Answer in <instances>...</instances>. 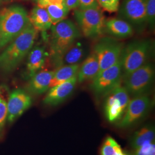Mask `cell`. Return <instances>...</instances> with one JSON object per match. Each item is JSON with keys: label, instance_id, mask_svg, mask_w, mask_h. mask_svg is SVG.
I'll list each match as a JSON object with an SVG mask.
<instances>
[{"label": "cell", "instance_id": "obj_1", "mask_svg": "<svg viewBox=\"0 0 155 155\" xmlns=\"http://www.w3.org/2000/svg\"><path fill=\"white\" fill-rule=\"evenodd\" d=\"M38 31L31 24L0 54V72L13 71L32 48Z\"/></svg>", "mask_w": 155, "mask_h": 155}, {"label": "cell", "instance_id": "obj_2", "mask_svg": "<svg viewBox=\"0 0 155 155\" xmlns=\"http://www.w3.org/2000/svg\"><path fill=\"white\" fill-rule=\"evenodd\" d=\"M31 24L27 12L21 6L4 9L0 13V48L10 43Z\"/></svg>", "mask_w": 155, "mask_h": 155}, {"label": "cell", "instance_id": "obj_3", "mask_svg": "<svg viewBox=\"0 0 155 155\" xmlns=\"http://www.w3.org/2000/svg\"><path fill=\"white\" fill-rule=\"evenodd\" d=\"M51 29V58L56 66L61 56L80 37L81 33L75 24L67 19L52 25Z\"/></svg>", "mask_w": 155, "mask_h": 155}, {"label": "cell", "instance_id": "obj_4", "mask_svg": "<svg viewBox=\"0 0 155 155\" xmlns=\"http://www.w3.org/2000/svg\"><path fill=\"white\" fill-rule=\"evenodd\" d=\"M151 50L152 43L148 40L134 41L124 48L121 56L122 77L147 63Z\"/></svg>", "mask_w": 155, "mask_h": 155}, {"label": "cell", "instance_id": "obj_5", "mask_svg": "<svg viewBox=\"0 0 155 155\" xmlns=\"http://www.w3.org/2000/svg\"><path fill=\"white\" fill-rule=\"evenodd\" d=\"M78 25L87 38H96L104 31L105 16L100 6L85 9H77L74 12Z\"/></svg>", "mask_w": 155, "mask_h": 155}, {"label": "cell", "instance_id": "obj_6", "mask_svg": "<svg viewBox=\"0 0 155 155\" xmlns=\"http://www.w3.org/2000/svg\"><path fill=\"white\" fill-rule=\"evenodd\" d=\"M155 78V67L147 63L129 74L122 77L124 87L133 97L144 95L151 88Z\"/></svg>", "mask_w": 155, "mask_h": 155}, {"label": "cell", "instance_id": "obj_7", "mask_svg": "<svg viewBox=\"0 0 155 155\" xmlns=\"http://www.w3.org/2000/svg\"><path fill=\"white\" fill-rule=\"evenodd\" d=\"M90 84V89L98 98L105 97L112 90L121 85L122 81L121 58L116 63L100 72Z\"/></svg>", "mask_w": 155, "mask_h": 155}, {"label": "cell", "instance_id": "obj_8", "mask_svg": "<svg viewBox=\"0 0 155 155\" xmlns=\"http://www.w3.org/2000/svg\"><path fill=\"white\" fill-rule=\"evenodd\" d=\"M130 95L121 85L107 94L104 105L106 118L110 122L120 121L130 101Z\"/></svg>", "mask_w": 155, "mask_h": 155}, {"label": "cell", "instance_id": "obj_9", "mask_svg": "<svg viewBox=\"0 0 155 155\" xmlns=\"http://www.w3.org/2000/svg\"><path fill=\"white\" fill-rule=\"evenodd\" d=\"M152 105V101L146 94L133 97L118 122V127L125 129L134 125L147 115Z\"/></svg>", "mask_w": 155, "mask_h": 155}, {"label": "cell", "instance_id": "obj_10", "mask_svg": "<svg viewBox=\"0 0 155 155\" xmlns=\"http://www.w3.org/2000/svg\"><path fill=\"white\" fill-rule=\"evenodd\" d=\"M118 11L121 19L139 31L147 25L146 0H123Z\"/></svg>", "mask_w": 155, "mask_h": 155}, {"label": "cell", "instance_id": "obj_11", "mask_svg": "<svg viewBox=\"0 0 155 155\" xmlns=\"http://www.w3.org/2000/svg\"><path fill=\"white\" fill-rule=\"evenodd\" d=\"M123 49L122 43L111 39H104L95 45L94 52L99 61V73L114 65L121 58Z\"/></svg>", "mask_w": 155, "mask_h": 155}, {"label": "cell", "instance_id": "obj_12", "mask_svg": "<svg viewBox=\"0 0 155 155\" xmlns=\"http://www.w3.org/2000/svg\"><path fill=\"white\" fill-rule=\"evenodd\" d=\"M32 104L30 95L21 89L14 90L10 93L7 104V120L9 123L15 121L21 116Z\"/></svg>", "mask_w": 155, "mask_h": 155}, {"label": "cell", "instance_id": "obj_13", "mask_svg": "<svg viewBox=\"0 0 155 155\" xmlns=\"http://www.w3.org/2000/svg\"><path fill=\"white\" fill-rule=\"evenodd\" d=\"M77 83V77H74L63 83L50 88L43 100L45 105L57 106L63 103L72 94Z\"/></svg>", "mask_w": 155, "mask_h": 155}, {"label": "cell", "instance_id": "obj_14", "mask_svg": "<svg viewBox=\"0 0 155 155\" xmlns=\"http://www.w3.org/2000/svg\"><path fill=\"white\" fill-rule=\"evenodd\" d=\"M48 56L44 47L36 46L29 51L24 77L29 79L45 66Z\"/></svg>", "mask_w": 155, "mask_h": 155}, {"label": "cell", "instance_id": "obj_15", "mask_svg": "<svg viewBox=\"0 0 155 155\" xmlns=\"http://www.w3.org/2000/svg\"><path fill=\"white\" fill-rule=\"evenodd\" d=\"M54 74V71L43 70L36 73L29 79L27 89L31 94H43L50 89V83Z\"/></svg>", "mask_w": 155, "mask_h": 155}, {"label": "cell", "instance_id": "obj_16", "mask_svg": "<svg viewBox=\"0 0 155 155\" xmlns=\"http://www.w3.org/2000/svg\"><path fill=\"white\" fill-rule=\"evenodd\" d=\"M104 31L117 38H127L132 36L133 27L121 18H110L105 20Z\"/></svg>", "mask_w": 155, "mask_h": 155}, {"label": "cell", "instance_id": "obj_17", "mask_svg": "<svg viewBox=\"0 0 155 155\" xmlns=\"http://www.w3.org/2000/svg\"><path fill=\"white\" fill-rule=\"evenodd\" d=\"M100 71V64L98 58L94 52L84 61L79 66L78 72L77 82L82 83L88 80H92Z\"/></svg>", "mask_w": 155, "mask_h": 155}, {"label": "cell", "instance_id": "obj_18", "mask_svg": "<svg viewBox=\"0 0 155 155\" xmlns=\"http://www.w3.org/2000/svg\"><path fill=\"white\" fill-rule=\"evenodd\" d=\"M29 17L31 24L37 31H45L52 25L49 15L45 8L35 6Z\"/></svg>", "mask_w": 155, "mask_h": 155}, {"label": "cell", "instance_id": "obj_19", "mask_svg": "<svg viewBox=\"0 0 155 155\" xmlns=\"http://www.w3.org/2000/svg\"><path fill=\"white\" fill-rule=\"evenodd\" d=\"M84 52V48L82 44L75 42L61 56L56 67L79 64V62L82 60Z\"/></svg>", "mask_w": 155, "mask_h": 155}, {"label": "cell", "instance_id": "obj_20", "mask_svg": "<svg viewBox=\"0 0 155 155\" xmlns=\"http://www.w3.org/2000/svg\"><path fill=\"white\" fill-rule=\"evenodd\" d=\"M155 127L152 124H147L136 131L130 139V145L134 150L144 144L155 141Z\"/></svg>", "mask_w": 155, "mask_h": 155}, {"label": "cell", "instance_id": "obj_21", "mask_svg": "<svg viewBox=\"0 0 155 155\" xmlns=\"http://www.w3.org/2000/svg\"><path fill=\"white\" fill-rule=\"evenodd\" d=\"M79 64L63 65L56 68L51 81L50 89L56 85L63 83L77 75Z\"/></svg>", "mask_w": 155, "mask_h": 155}, {"label": "cell", "instance_id": "obj_22", "mask_svg": "<svg viewBox=\"0 0 155 155\" xmlns=\"http://www.w3.org/2000/svg\"><path fill=\"white\" fill-rule=\"evenodd\" d=\"M45 9L49 15L52 25H55L66 19L70 11L64 2L60 4L48 6Z\"/></svg>", "mask_w": 155, "mask_h": 155}, {"label": "cell", "instance_id": "obj_23", "mask_svg": "<svg viewBox=\"0 0 155 155\" xmlns=\"http://www.w3.org/2000/svg\"><path fill=\"white\" fill-rule=\"evenodd\" d=\"M101 155H129L125 152L116 140L110 136L106 137L101 149Z\"/></svg>", "mask_w": 155, "mask_h": 155}, {"label": "cell", "instance_id": "obj_24", "mask_svg": "<svg viewBox=\"0 0 155 155\" xmlns=\"http://www.w3.org/2000/svg\"><path fill=\"white\" fill-rule=\"evenodd\" d=\"M9 90L5 84L0 85V133L7 119V104L9 97Z\"/></svg>", "mask_w": 155, "mask_h": 155}, {"label": "cell", "instance_id": "obj_25", "mask_svg": "<svg viewBox=\"0 0 155 155\" xmlns=\"http://www.w3.org/2000/svg\"><path fill=\"white\" fill-rule=\"evenodd\" d=\"M147 24L153 30L155 25V0H146Z\"/></svg>", "mask_w": 155, "mask_h": 155}, {"label": "cell", "instance_id": "obj_26", "mask_svg": "<svg viewBox=\"0 0 155 155\" xmlns=\"http://www.w3.org/2000/svg\"><path fill=\"white\" fill-rule=\"evenodd\" d=\"M99 6L106 11L113 13L118 11L120 0H96Z\"/></svg>", "mask_w": 155, "mask_h": 155}, {"label": "cell", "instance_id": "obj_27", "mask_svg": "<svg viewBox=\"0 0 155 155\" xmlns=\"http://www.w3.org/2000/svg\"><path fill=\"white\" fill-rule=\"evenodd\" d=\"M129 155H155V141L144 144Z\"/></svg>", "mask_w": 155, "mask_h": 155}, {"label": "cell", "instance_id": "obj_28", "mask_svg": "<svg viewBox=\"0 0 155 155\" xmlns=\"http://www.w3.org/2000/svg\"><path fill=\"white\" fill-rule=\"evenodd\" d=\"M80 6L79 9H85L91 8H97L99 5L96 0H79Z\"/></svg>", "mask_w": 155, "mask_h": 155}, {"label": "cell", "instance_id": "obj_29", "mask_svg": "<svg viewBox=\"0 0 155 155\" xmlns=\"http://www.w3.org/2000/svg\"><path fill=\"white\" fill-rule=\"evenodd\" d=\"M38 6L45 8L51 5L60 4L64 2V0H37Z\"/></svg>", "mask_w": 155, "mask_h": 155}, {"label": "cell", "instance_id": "obj_30", "mask_svg": "<svg viewBox=\"0 0 155 155\" xmlns=\"http://www.w3.org/2000/svg\"><path fill=\"white\" fill-rule=\"evenodd\" d=\"M64 2L70 11L79 8L80 4L79 0H64Z\"/></svg>", "mask_w": 155, "mask_h": 155}, {"label": "cell", "instance_id": "obj_31", "mask_svg": "<svg viewBox=\"0 0 155 155\" xmlns=\"http://www.w3.org/2000/svg\"><path fill=\"white\" fill-rule=\"evenodd\" d=\"M3 1V2H6V1H11V0H2Z\"/></svg>", "mask_w": 155, "mask_h": 155}, {"label": "cell", "instance_id": "obj_32", "mask_svg": "<svg viewBox=\"0 0 155 155\" xmlns=\"http://www.w3.org/2000/svg\"><path fill=\"white\" fill-rule=\"evenodd\" d=\"M3 2V1L2 0H0V5L1 4V3Z\"/></svg>", "mask_w": 155, "mask_h": 155}, {"label": "cell", "instance_id": "obj_33", "mask_svg": "<svg viewBox=\"0 0 155 155\" xmlns=\"http://www.w3.org/2000/svg\"><path fill=\"white\" fill-rule=\"evenodd\" d=\"M26 1H36V2L37 0H26Z\"/></svg>", "mask_w": 155, "mask_h": 155}]
</instances>
